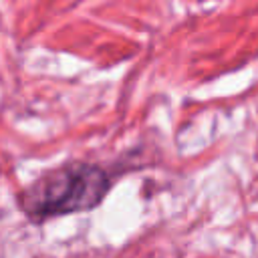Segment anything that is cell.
I'll list each match as a JSON object with an SVG mask.
<instances>
[{
  "label": "cell",
  "mask_w": 258,
  "mask_h": 258,
  "mask_svg": "<svg viewBox=\"0 0 258 258\" xmlns=\"http://www.w3.org/2000/svg\"><path fill=\"white\" fill-rule=\"evenodd\" d=\"M113 187V171L87 161H71L44 171L18 194V208L32 222L97 208Z\"/></svg>",
  "instance_id": "6da1fadb"
}]
</instances>
